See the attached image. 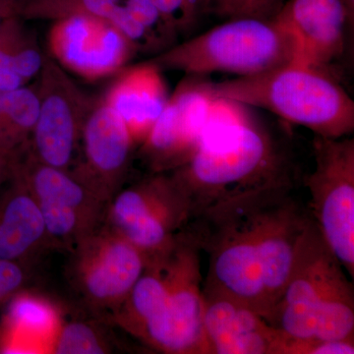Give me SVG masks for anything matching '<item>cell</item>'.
Masks as SVG:
<instances>
[{"label": "cell", "instance_id": "1", "mask_svg": "<svg viewBox=\"0 0 354 354\" xmlns=\"http://www.w3.org/2000/svg\"><path fill=\"white\" fill-rule=\"evenodd\" d=\"M295 186L243 193L195 212L184 228L209 257L203 290L236 300L263 318L290 278L311 221Z\"/></svg>", "mask_w": 354, "mask_h": 354}, {"label": "cell", "instance_id": "2", "mask_svg": "<svg viewBox=\"0 0 354 354\" xmlns=\"http://www.w3.org/2000/svg\"><path fill=\"white\" fill-rule=\"evenodd\" d=\"M147 266L120 310L123 328L167 354H207L201 250L183 230Z\"/></svg>", "mask_w": 354, "mask_h": 354}, {"label": "cell", "instance_id": "3", "mask_svg": "<svg viewBox=\"0 0 354 354\" xmlns=\"http://www.w3.org/2000/svg\"><path fill=\"white\" fill-rule=\"evenodd\" d=\"M192 201V215L204 207L243 193L295 186L288 146L256 115L204 130L196 152L172 171Z\"/></svg>", "mask_w": 354, "mask_h": 354}, {"label": "cell", "instance_id": "4", "mask_svg": "<svg viewBox=\"0 0 354 354\" xmlns=\"http://www.w3.org/2000/svg\"><path fill=\"white\" fill-rule=\"evenodd\" d=\"M311 218L283 295L266 317L295 341L354 339L353 285Z\"/></svg>", "mask_w": 354, "mask_h": 354}, {"label": "cell", "instance_id": "5", "mask_svg": "<svg viewBox=\"0 0 354 354\" xmlns=\"http://www.w3.org/2000/svg\"><path fill=\"white\" fill-rule=\"evenodd\" d=\"M213 97L266 109L316 136L342 138L354 130V102L334 74L293 60L252 76L207 81Z\"/></svg>", "mask_w": 354, "mask_h": 354}, {"label": "cell", "instance_id": "6", "mask_svg": "<svg viewBox=\"0 0 354 354\" xmlns=\"http://www.w3.org/2000/svg\"><path fill=\"white\" fill-rule=\"evenodd\" d=\"M295 35L276 19L244 17L225 20L171 48L153 65L183 70L187 75L211 73L256 75L297 60Z\"/></svg>", "mask_w": 354, "mask_h": 354}, {"label": "cell", "instance_id": "7", "mask_svg": "<svg viewBox=\"0 0 354 354\" xmlns=\"http://www.w3.org/2000/svg\"><path fill=\"white\" fill-rule=\"evenodd\" d=\"M315 167L305 177L308 211L324 241L354 278V139H313Z\"/></svg>", "mask_w": 354, "mask_h": 354}, {"label": "cell", "instance_id": "8", "mask_svg": "<svg viewBox=\"0 0 354 354\" xmlns=\"http://www.w3.org/2000/svg\"><path fill=\"white\" fill-rule=\"evenodd\" d=\"M192 216V201L174 176L155 172L141 183L116 193L104 223L151 257L174 243Z\"/></svg>", "mask_w": 354, "mask_h": 354}, {"label": "cell", "instance_id": "9", "mask_svg": "<svg viewBox=\"0 0 354 354\" xmlns=\"http://www.w3.org/2000/svg\"><path fill=\"white\" fill-rule=\"evenodd\" d=\"M68 272L88 305L113 312L145 271L148 256L106 223L71 249Z\"/></svg>", "mask_w": 354, "mask_h": 354}, {"label": "cell", "instance_id": "10", "mask_svg": "<svg viewBox=\"0 0 354 354\" xmlns=\"http://www.w3.org/2000/svg\"><path fill=\"white\" fill-rule=\"evenodd\" d=\"M206 76L188 75L143 142V153L155 172L174 171L196 152L213 97Z\"/></svg>", "mask_w": 354, "mask_h": 354}, {"label": "cell", "instance_id": "11", "mask_svg": "<svg viewBox=\"0 0 354 354\" xmlns=\"http://www.w3.org/2000/svg\"><path fill=\"white\" fill-rule=\"evenodd\" d=\"M203 330L207 354H285L286 335L255 310L205 290Z\"/></svg>", "mask_w": 354, "mask_h": 354}, {"label": "cell", "instance_id": "12", "mask_svg": "<svg viewBox=\"0 0 354 354\" xmlns=\"http://www.w3.org/2000/svg\"><path fill=\"white\" fill-rule=\"evenodd\" d=\"M274 19L297 37L298 62L330 72L349 46L342 0H288Z\"/></svg>", "mask_w": 354, "mask_h": 354}, {"label": "cell", "instance_id": "13", "mask_svg": "<svg viewBox=\"0 0 354 354\" xmlns=\"http://www.w3.org/2000/svg\"><path fill=\"white\" fill-rule=\"evenodd\" d=\"M53 46L66 66L95 77L120 68L132 44L108 21L78 12L55 28Z\"/></svg>", "mask_w": 354, "mask_h": 354}, {"label": "cell", "instance_id": "14", "mask_svg": "<svg viewBox=\"0 0 354 354\" xmlns=\"http://www.w3.org/2000/svg\"><path fill=\"white\" fill-rule=\"evenodd\" d=\"M134 144L122 118L109 104L95 109L84 127V148L93 178L87 185L104 202L116 194Z\"/></svg>", "mask_w": 354, "mask_h": 354}, {"label": "cell", "instance_id": "15", "mask_svg": "<svg viewBox=\"0 0 354 354\" xmlns=\"http://www.w3.org/2000/svg\"><path fill=\"white\" fill-rule=\"evenodd\" d=\"M50 243L36 199L16 165L12 183L0 195V259L31 263Z\"/></svg>", "mask_w": 354, "mask_h": 354}, {"label": "cell", "instance_id": "16", "mask_svg": "<svg viewBox=\"0 0 354 354\" xmlns=\"http://www.w3.org/2000/svg\"><path fill=\"white\" fill-rule=\"evenodd\" d=\"M160 71L155 65L147 64L127 72L106 102L124 121L134 143L145 141L169 101Z\"/></svg>", "mask_w": 354, "mask_h": 354}, {"label": "cell", "instance_id": "17", "mask_svg": "<svg viewBox=\"0 0 354 354\" xmlns=\"http://www.w3.org/2000/svg\"><path fill=\"white\" fill-rule=\"evenodd\" d=\"M17 169L35 197L46 198L73 209L93 230L104 223L108 203L65 169L41 162L27 169L17 165Z\"/></svg>", "mask_w": 354, "mask_h": 354}, {"label": "cell", "instance_id": "18", "mask_svg": "<svg viewBox=\"0 0 354 354\" xmlns=\"http://www.w3.org/2000/svg\"><path fill=\"white\" fill-rule=\"evenodd\" d=\"M32 132L39 162L66 169L73 158L77 127L73 109L64 95L53 93L41 100L38 120Z\"/></svg>", "mask_w": 354, "mask_h": 354}, {"label": "cell", "instance_id": "19", "mask_svg": "<svg viewBox=\"0 0 354 354\" xmlns=\"http://www.w3.org/2000/svg\"><path fill=\"white\" fill-rule=\"evenodd\" d=\"M41 100L38 95L22 86L2 92V141L9 150L15 148L28 133L32 132L38 120Z\"/></svg>", "mask_w": 354, "mask_h": 354}, {"label": "cell", "instance_id": "20", "mask_svg": "<svg viewBox=\"0 0 354 354\" xmlns=\"http://www.w3.org/2000/svg\"><path fill=\"white\" fill-rule=\"evenodd\" d=\"M57 354H102L111 353V344L94 323L70 321L57 328L51 344Z\"/></svg>", "mask_w": 354, "mask_h": 354}, {"label": "cell", "instance_id": "21", "mask_svg": "<svg viewBox=\"0 0 354 354\" xmlns=\"http://www.w3.org/2000/svg\"><path fill=\"white\" fill-rule=\"evenodd\" d=\"M11 301V319L17 327L34 335L57 330V312L43 298L26 295L23 291Z\"/></svg>", "mask_w": 354, "mask_h": 354}, {"label": "cell", "instance_id": "22", "mask_svg": "<svg viewBox=\"0 0 354 354\" xmlns=\"http://www.w3.org/2000/svg\"><path fill=\"white\" fill-rule=\"evenodd\" d=\"M285 0H212V15L225 20L252 17L274 19Z\"/></svg>", "mask_w": 354, "mask_h": 354}, {"label": "cell", "instance_id": "23", "mask_svg": "<svg viewBox=\"0 0 354 354\" xmlns=\"http://www.w3.org/2000/svg\"><path fill=\"white\" fill-rule=\"evenodd\" d=\"M160 10L178 21L181 30L196 27L205 16L212 15V0H153Z\"/></svg>", "mask_w": 354, "mask_h": 354}, {"label": "cell", "instance_id": "24", "mask_svg": "<svg viewBox=\"0 0 354 354\" xmlns=\"http://www.w3.org/2000/svg\"><path fill=\"white\" fill-rule=\"evenodd\" d=\"M31 263L0 259V306L11 301L31 281Z\"/></svg>", "mask_w": 354, "mask_h": 354}, {"label": "cell", "instance_id": "25", "mask_svg": "<svg viewBox=\"0 0 354 354\" xmlns=\"http://www.w3.org/2000/svg\"><path fill=\"white\" fill-rule=\"evenodd\" d=\"M354 339L295 341L288 337L285 354H353Z\"/></svg>", "mask_w": 354, "mask_h": 354}, {"label": "cell", "instance_id": "26", "mask_svg": "<svg viewBox=\"0 0 354 354\" xmlns=\"http://www.w3.org/2000/svg\"><path fill=\"white\" fill-rule=\"evenodd\" d=\"M109 23L113 25L132 46L143 41L150 43L153 38V35L144 26L140 24L138 21L135 20L125 6L121 4L114 11Z\"/></svg>", "mask_w": 354, "mask_h": 354}, {"label": "cell", "instance_id": "27", "mask_svg": "<svg viewBox=\"0 0 354 354\" xmlns=\"http://www.w3.org/2000/svg\"><path fill=\"white\" fill-rule=\"evenodd\" d=\"M13 65L16 73L23 81L29 80L41 71L43 57L39 50L30 46H16L13 55Z\"/></svg>", "mask_w": 354, "mask_h": 354}, {"label": "cell", "instance_id": "28", "mask_svg": "<svg viewBox=\"0 0 354 354\" xmlns=\"http://www.w3.org/2000/svg\"><path fill=\"white\" fill-rule=\"evenodd\" d=\"M79 6L82 9L80 13L109 22L120 3V0H79Z\"/></svg>", "mask_w": 354, "mask_h": 354}, {"label": "cell", "instance_id": "29", "mask_svg": "<svg viewBox=\"0 0 354 354\" xmlns=\"http://www.w3.org/2000/svg\"><path fill=\"white\" fill-rule=\"evenodd\" d=\"M16 165L15 153L0 149V187L7 178L12 177Z\"/></svg>", "mask_w": 354, "mask_h": 354}, {"label": "cell", "instance_id": "30", "mask_svg": "<svg viewBox=\"0 0 354 354\" xmlns=\"http://www.w3.org/2000/svg\"><path fill=\"white\" fill-rule=\"evenodd\" d=\"M346 14V22H348V32L349 41L351 36H353L354 29V0H342Z\"/></svg>", "mask_w": 354, "mask_h": 354}, {"label": "cell", "instance_id": "31", "mask_svg": "<svg viewBox=\"0 0 354 354\" xmlns=\"http://www.w3.org/2000/svg\"><path fill=\"white\" fill-rule=\"evenodd\" d=\"M16 8L17 7L13 0H0V24L7 18L12 17Z\"/></svg>", "mask_w": 354, "mask_h": 354}, {"label": "cell", "instance_id": "32", "mask_svg": "<svg viewBox=\"0 0 354 354\" xmlns=\"http://www.w3.org/2000/svg\"><path fill=\"white\" fill-rule=\"evenodd\" d=\"M156 259H157V257H156V256H152V257L149 258L148 263H147V266H148V264H150L151 262H153V261H155ZM147 266H146V267H147ZM125 300H127V299H125ZM123 304H124V302H123ZM123 304H122V305H123ZM122 305H121L120 308H118V310H116L115 312H114V319H115L116 322H118V325H120L121 327L123 328L122 323H121V320H120V310H121V307H122ZM123 329H124V328H123Z\"/></svg>", "mask_w": 354, "mask_h": 354}]
</instances>
